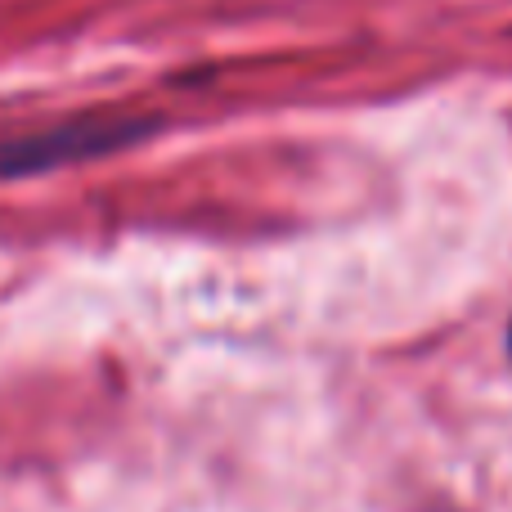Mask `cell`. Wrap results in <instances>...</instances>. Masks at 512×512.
Listing matches in <instances>:
<instances>
[{
    "label": "cell",
    "instance_id": "1",
    "mask_svg": "<svg viewBox=\"0 0 512 512\" xmlns=\"http://www.w3.org/2000/svg\"><path fill=\"white\" fill-rule=\"evenodd\" d=\"M508 351H512V324H508Z\"/></svg>",
    "mask_w": 512,
    "mask_h": 512
}]
</instances>
